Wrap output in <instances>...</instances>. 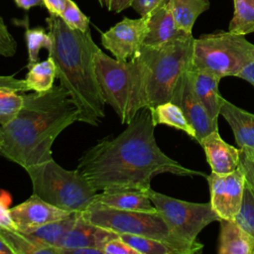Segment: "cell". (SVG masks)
Segmentation results:
<instances>
[{
	"mask_svg": "<svg viewBox=\"0 0 254 254\" xmlns=\"http://www.w3.org/2000/svg\"><path fill=\"white\" fill-rule=\"evenodd\" d=\"M115 137H105L80 157L77 170L96 190L151 188L152 179L163 173L201 176L167 156L155 138V124L149 108L141 109Z\"/></svg>",
	"mask_w": 254,
	"mask_h": 254,
	"instance_id": "obj_1",
	"label": "cell"
},
{
	"mask_svg": "<svg viewBox=\"0 0 254 254\" xmlns=\"http://www.w3.org/2000/svg\"><path fill=\"white\" fill-rule=\"evenodd\" d=\"M23 97L17 116L1 126L0 154L26 170L53 159L55 140L78 121L79 111L62 85Z\"/></svg>",
	"mask_w": 254,
	"mask_h": 254,
	"instance_id": "obj_2",
	"label": "cell"
},
{
	"mask_svg": "<svg viewBox=\"0 0 254 254\" xmlns=\"http://www.w3.org/2000/svg\"><path fill=\"white\" fill-rule=\"evenodd\" d=\"M52 47L48 51L57 66V77L79 111L78 121L98 126L105 115L103 99L95 70V56L100 51L90 30L71 29L60 16L47 20Z\"/></svg>",
	"mask_w": 254,
	"mask_h": 254,
	"instance_id": "obj_3",
	"label": "cell"
},
{
	"mask_svg": "<svg viewBox=\"0 0 254 254\" xmlns=\"http://www.w3.org/2000/svg\"><path fill=\"white\" fill-rule=\"evenodd\" d=\"M194 38L188 35L159 46L143 45L134 59L140 68L145 108L172 101L191 64Z\"/></svg>",
	"mask_w": 254,
	"mask_h": 254,
	"instance_id": "obj_4",
	"label": "cell"
},
{
	"mask_svg": "<svg viewBox=\"0 0 254 254\" xmlns=\"http://www.w3.org/2000/svg\"><path fill=\"white\" fill-rule=\"evenodd\" d=\"M95 70L105 103L111 106L122 124H128L145 108L137 62L134 59L118 61L100 50L95 56Z\"/></svg>",
	"mask_w": 254,
	"mask_h": 254,
	"instance_id": "obj_5",
	"label": "cell"
},
{
	"mask_svg": "<svg viewBox=\"0 0 254 254\" xmlns=\"http://www.w3.org/2000/svg\"><path fill=\"white\" fill-rule=\"evenodd\" d=\"M33 193L69 212H82L98 193L77 169L66 170L54 159L26 169Z\"/></svg>",
	"mask_w": 254,
	"mask_h": 254,
	"instance_id": "obj_6",
	"label": "cell"
},
{
	"mask_svg": "<svg viewBox=\"0 0 254 254\" xmlns=\"http://www.w3.org/2000/svg\"><path fill=\"white\" fill-rule=\"evenodd\" d=\"M81 215L89 222L120 234L140 235L170 243L182 250L184 254L200 252L203 244H189L179 240L171 232L159 212L131 211L112 208L92 202Z\"/></svg>",
	"mask_w": 254,
	"mask_h": 254,
	"instance_id": "obj_7",
	"label": "cell"
},
{
	"mask_svg": "<svg viewBox=\"0 0 254 254\" xmlns=\"http://www.w3.org/2000/svg\"><path fill=\"white\" fill-rule=\"evenodd\" d=\"M253 60L254 45L245 36L217 32L194 39L190 67L222 78L236 76Z\"/></svg>",
	"mask_w": 254,
	"mask_h": 254,
	"instance_id": "obj_8",
	"label": "cell"
},
{
	"mask_svg": "<svg viewBox=\"0 0 254 254\" xmlns=\"http://www.w3.org/2000/svg\"><path fill=\"white\" fill-rule=\"evenodd\" d=\"M147 192L171 232L183 242L198 243L196 237L201 230L211 222L220 220L212 209L210 201L205 203L186 201L158 192L151 188Z\"/></svg>",
	"mask_w": 254,
	"mask_h": 254,
	"instance_id": "obj_9",
	"label": "cell"
},
{
	"mask_svg": "<svg viewBox=\"0 0 254 254\" xmlns=\"http://www.w3.org/2000/svg\"><path fill=\"white\" fill-rule=\"evenodd\" d=\"M210 192V204L220 219H235L238 214L246 179L243 171L236 170L219 175L212 173L205 177Z\"/></svg>",
	"mask_w": 254,
	"mask_h": 254,
	"instance_id": "obj_10",
	"label": "cell"
},
{
	"mask_svg": "<svg viewBox=\"0 0 254 254\" xmlns=\"http://www.w3.org/2000/svg\"><path fill=\"white\" fill-rule=\"evenodd\" d=\"M149 16L138 19L124 17L120 22L101 34V45L118 61L134 58L144 44L148 31Z\"/></svg>",
	"mask_w": 254,
	"mask_h": 254,
	"instance_id": "obj_11",
	"label": "cell"
},
{
	"mask_svg": "<svg viewBox=\"0 0 254 254\" xmlns=\"http://www.w3.org/2000/svg\"><path fill=\"white\" fill-rule=\"evenodd\" d=\"M172 102L182 109L188 122L193 128L196 142L200 143L208 134L218 130V122L210 118L205 107L194 94L190 84L189 70L179 82Z\"/></svg>",
	"mask_w": 254,
	"mask_h": 254,
	"instance_id": "obj_12",
	"label": "cell"
},
{
	"mask_svg": "<svg viewBox=\"0 0 254 254\" xmlns=\"http://www.w3.org/2000/svg\"><path fill=\"white\" fill-rule=\"evenodd\" d=\"M10 211L18 231L23 233L33 232L47 223L72 213L45 201L34 193L22 203L10 208Z\"/></svg>",
	"mask_w": 254,
	"mask_h": 254,
	"instance_id": "obj_13",
	"label": "cell"
},
{
	"mask_svg": "<svg viewBox=\"0 0 254 254\" xmlns=\"http://www.w3.org/2000/svg\"><path fill=\"white\" fill-rule=\"evenodd\" d=\"M116 236H118L117 233L89 222L80 212L73 226L59 243L58 248L61 254H66L68 250L80 247H95L103 250L105 243Z\"/></svg>",
	"mask_w": 254,
	"mask_h": 254,
	"instance_id": "obj_14",
	"label": "cell"
},
{
	"mask_svg": "<svg viewBox=\"0 0 254 254\" xmlns=\"http://www.w3.org/2000/svg\"><path fill=\"white\" fill-rule=\"evenodd\" d=\"M199 144L204 150L206 161L212 173L223 175L238 168L240 149L226 143L220 137L218 130L208 134Z\"/></svg>",
	"mask_w": 254,
	"mask_h": 254,
	"instance_id": "obj_15",
	"label": "cell"
},
{
	"mask_svg": "<svg viewBox=\"0 0 254 254\" xmlns=\"http://www.w3.org/2000/svg\"><path fill=\"white\" fill-rule=\"evenodd\" d=\"M93 202L121 210L158 212L148 195L147 190L107 189L97 193Z\"/></svg>",
	"mask_w": 254,
	"mask_h": 254,
	"instance_id": "obj_16",
	"label": "cell"
},
{
	"mask_svg": "<svg viewBox=\"0 0 254 254\" xmlns=\"http://www.w3.org/2000/svg\"><path fill=\"white\" fill-rule=\"evenodd\" d=\"M168 1L149 15L148 31L143 45L159 46L180 38H184L188 35H191L186 33L178 27Z\"/></svg>",
	"mask_w": 254,
	"mask_h": 254,
	"instance_id": "obj_17",
	"label": "cell"
},
{
	"mask_svg": "<svg viewBox=\"0 0 254 254\" xmlns=\"http://www.w3.org/2000/svg\"><path fill=\"white\" fill-rule=\"evenodd\" d=\"M189 76L194 94L203 104L210 118L218 122L222 99L218 91V84L221 78L210 72L191 67L189 69Z\"/></svg>",
	"mask_w": 254,
	"mask_h": 254,
	"instance_id": "obj_18",
	"label": "cell"
},
{
	"mask_svg": "<svg viewBox=\"0 0 254 254\" xmlns=\"http://www.w3.org/2000/svg\"><path fill=\"white\" fill-rule=\"evenodd\" d=\"M220 115L230 125L238 148L254 150V114L222 97Z\"/></svg>",
	"mask_w": 254,
	"mask_h": 254,
	"instance_id": "obj_19",
	"label": "cell"
},
{
	"mask_svg": "<svg viewBox=\"0 0 254 254\" xmlns=\"http://www.w3.org/2000/svg\"><path fill=\"white\" fill-rule=\"evenodd\" d=\"M219 224V254H254V238L234 219H220Z\"/></svg>",
	"mask_w": 254,
	"mask_h": 254,
	"instance_id": "obj_20",
	"label": "cell"
},
{
	"mask_svg": "<svg viewBox=\"0 0 254 254\" xmlns=\"http://www.w3.org/2000/svg\"><path fill=\"white\" fill-rule=\"evenodd\" d=\"M0 237L10 247L13 254H61L59 248L47 245L18 230L0 228Z\"/></svg>",
	"mask_w": 254,
	"mask_h": 254,
	"instance_id": "obj_21",
	"label": "cell"
},
{
	"mask_svg": "<svg viewBox=\"0 0 254 254\" xmlns=\"http://www.w3.org/2000/svg\"><path fill=\"white\" fill-rule=\"evenodd\" d=\"M168 3L178 27L189 34L198 16L210 6L209 0H169Z\"/></svg>",
	"mask_w": 254,
	"mask_h": 254,
	"instance_id": "obj_22",
	"label": "cell"
},
{
	"mask_svg": "<svg viewBox=\"0 0 254 254\" xmlns=\"http://www.w3.org/2000/svg\"><path fill=\"white\" fill-rule=\"evenodd\" d=\"M155 126L165 124L185 132L195 140V132L188 122L182 109L172 101L159 104L150 109Z\"/></svg>",
	"mask_w": 254,
	"mask_h": 254,
	"instance_id": "obj_23",
	"label": "cell"
},
{
	"mask_svg": "<svg viewBox=\"0 0 254 254\" xmlns=\"http://www.w3.org/2000/svg\"><path fill=\"white\" fill-rule=\"evenodd\" d=\"M56 77V64L51 57H48V59L38 62L29 67V71L25 77V82L28 90L45 92L54 86Z\"/></svg>",
	"mask_w": 254,
	"mask_h": 254,
	"instance_id": "obj_24",
	"label": "cell"
},
{
	"mask_svg": "<svg viewBox=\"0 0 254 254\" xmlns=\"http://www.w3.org/2000/svg\"><path fill=\"white\" fill-rule=\"evenodd\" d=\"M80 212H72L64 218H61L50 223H47L33 232L26 233L32 236L34 239L39 240L47 245L54 246L58 248L59 243L63 237L67 233V231L73 226L77 220Z\"/></svg>",
	"mask_w": 254,
	"mask_h": 254,
	"instance_id": "obj_25",
	"label": "cell"
},
{
	"mask_svg": "<svg viewBox=\"0 0 254 254\" xmlns=\"http://www.w3.org/2000/svg\"><path fill=\"white\" fill-rule=\"evenodd\" d=\"M234 13L229 32L246 36L254 33V0H233Z\"/></svg>",
	"mask_w": 254,
	"mask_h": 254,
	"instance_id": "obj_26",
	"label": "cell"
},
{
	"mask_svg": "<svg viewBox=\"0 0 254 254\" xmlns=\"http://www.w3.org/2000/svg\"><path fill=\"white\" fill-rule=\"evenodd\" d=\"M119 236L139 254H184L178 247L158 239L132 234H120Z\"/></svg>",
	"mask_w": 254,
	"mask_h": 254,
	"instance_id": "obj_27",
	"label": "cell"
},
{
	"mask_svg": "<svg viewBox=\"0 0 254 254\" xmlns=\"http://www.w3.org/2000/svg\"><path fill=\"white\" fill-rule=\"evenodd\" d=\"M25 41L28 51V64L29 68L31 65L39 62V53L41 49L49 51L52 47V38L46 31L41 28H27L25 31Z\"/></svg>",
	"mask_w": 254,
	"mask_h": 254,
	"instance_id": "obj_28",
	"label": "cell"
},
{
	"mask_svg": "<svg viewBox=\"0 0 254 254\" xmlns=\"http://www.w3.org/2000/svg\"><path fill=\"white\" fill-rule=\"evenodd\" d=\"M24 101L17 91L0 89V126L12 121L20 111Z\"/></svg>",
	"mask_w": 254,
	"mask_h": 254,
	"instance_id": "obj_29",
	"label": "cell"
},
{
	"mask_svg": "<svg viewBox=\"0 0 254 254\" xmlns=\"http://www.w3.org/2000/svg\"><path fill=\"white\" fill-rule=\"evenodd\" d=\"M234 220L254 238V191L247 184L245 185L240 210Z\"/></svg>",
	"mask_w": 254,
	"mask_h": 254,
	"instance_id": "obj_30",
	"label": "cell"
},
{
	"mask_svg": "<svg viewBox=\"0 0 254 254\" xmlns=\"http://www.w3.org/2000/svg\"><path fill=\"white\" fill-rule=\"evenodd\" d=\"M71 29L86 32L89 30V18L85 16L72 0H65L64 8L60 16Z\"/></svg>",
	"mask_w": 254,
	"mask_h": 254,
	"instance_id": "obj_31",
	"label": "cell"
},
{
	"mask_svg": "<svg viewBox=\"0 0 254 254\" xmlns=\"http://www.w3.org/2000/svg\"><path fill=\"white\" fill-rule=\"evenodd\" d=\"M17 52V42L8 30L4 20L0 17V56L11 58Z\"/></svg>",
	"mask_w": 254,
	"mask_h": 254,
	"instance_id": "obj_32",
	"label": "cell"
},
{
	"mask_svg": "<svg viewBox=\"0 0 254 254\" xmlns=\"http://www.w3.org/2000/svg\"><path fill=\"white\" fill-rule=\"evenodd\" d=\"M244 173L246 184L254 191V150L240 149V161L238 166Z\"/></svg>",
	"mask_w": 254,
	"mask_h": 254,
	"instance_id": "obj_33",
	"label": "cell"
},
{
	"mask_svg": "<svg viewBox=\"0 0 254 254\" xmlns=\"http://www.w3.org/2000/svg\"><path fill=\"white\" fill-rule=\"evenodd\" d=\"M103 252L104 254H139L137 250L130 246L119 235L105 243Z\"/></svg>",
	"mask_w": 254,
	"mask_h": 254,
	"instance_id": "obj_34",
	"label": "cell"
},
{
	"mask_svg": "<svg viewBox=\"0 0 254 254\" xmlns=\"http://www.w3.org/2000/svg\"><path fill=\"white\" fill-rule=\"evenodd\" d=\"M168 0H133L131 7L141 16H149L154 10Z\"/></svg>",
	"mask_w": 254,
	"mask_h": 254,
	"instance_id": "obj_35",
	"label": "cell"
},
{
	"mask_svg": "<svg viewBox=\"0 0 254 254\" xmlns=\"http://www.w3.org/2000/svg\"><path fill=\"white\" fill-rule=\"evenodd\" d=\"M0 89L17 92L29 91L25 79H20L14 75H0Z\"/></svg>",
	"mask_w": 254,
	"mask_h": 254,
	"instance_id": "obj_36",
	"label": "cell"
},
{
	"mask_svg": "<svg viewBox=\"0 0 254 254\" xmlns=\"http://www.w3.org/2000/svg\"><path fill=\"white\" fill-rule=\"evenodd\" d=\"M0 228L18 230L12 218L10 208H8V202H5L4 199L1 197H0Z\"/></svg>",
	"mask_w": 254,
	"mask_h": 254,
	"instance_id": "obj_37",
	"label": "cell"
},
{
	"mask_svg": "<svg viewBox=\"0 0 254 254\" xmlns=\"http://www.w3.org/2000/svg\"><path fill=\"white\" fill-rule=\"evenodd\" d=\"M43 3L48 9L50 15L61 16L64 8L65 0H43Z\"/></svg>",
	"mask_w": 254,
	"mask_h": 254,
	"instance_id": "obj_38",
	"label": "cell"
},
{
	"mask_svg": "<svg viewBox=\"0 0 254 254\" xmlns=\"http://www.w3.org/2000/svg\"><path fill=\"white\" fill-rule=\"evenodd\" d=\"M132 1L133 0H108L106 8L110 12L120 13L128 7H131Z\"/></svg>",
	"mask_w": 254,
	"mask_h": 254,
	"instance_id": "obj_39",
	"label": "cell"
},
{
	"mask_svg": "<svg viewBox=\"0 0 254 254\" xmlns=\"http://www.w3.org/2000/svg\"><path fill=\"white\" fill-rule=\"evenodd\" d=\"M236 76L250 82L254 86V60L250 62L240 72H238Z\"/></svg>",
	"mask_w": 254,
	"mask_h": 254,
	"instance_id": "obj_40",
	"label": "cell"
},
{
	"mask_svg": "<svg viewBox=\"0 0 254 254\" xmlns=\"http://www.w3.org/2000/svg\"><path fill=\"white\" fill-rule=\"evenodd\" d=\"M66 254H104L102 249L95 247H80L75 249H70Z\"/></svg>",
	"mask_w": 254,
	"mask_h": 254,
	"instance_id": "obj_41",
	"label": "cell"
},
{
	"mask_svg": "<svg viewBox=\"0 0 254 254\" xmlns=\"http://www.w3.org/2000/svg\"><path fill=\"white\" fill-rule=\"evenodd\" d=\"M15 3L18 7L25 10H29L32 7L44 4L43 0H15Z\"/></svg>",
	"mask_w": 254,
	"mask_h": 254,
	"instance_id": "obj_42",
	"label": "cell"
},
{
	"mask_svg": "<svg viewBox=\"0 0 254 254\" xmlns=\"http://www.w3.org/2000/svg\"><path fill=\"white\" fill-rule=\"evenodd\" d=\"M0 254H13V251L5 243V241L0 237Z\"/></svg>",
	"mask_w": 254,
	"mask_h": 254,
	"instance_id": "obj_43",
	"label": "cell"
},
{
	"mask_svg": "<svg viewBox=\"0 0 254 254\" xmlns=\"http://www.w3.org/2000/svg\"><path fill=\"white\" fill-rule=\"evenodd\" d=\"M97 1L99 2V4H100L101 7H106V6H107L108 0H97Z\"/></svg>",
	"mask_w": 254,
	"mask_h": 254,
	"instance_id": "obj_44",
	"label": "cell"
},
{
	"mask_svg": "<svg viewBox=\"0 0 254 254\" xmlns=\"http://www.w3.org/2000/svg\"><path fill=\"white\" fill-rule=\"evenodd\" d=\"M1 145H2V133H1V126H0V149H1Z\"/></svg>",
	"mask_w": 254,
	"mask_h": 254,
	"instance_id": "obj_45",
	"label": "cell"
}]
</instances>
